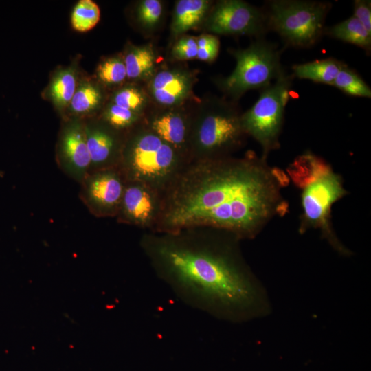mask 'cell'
Masks as SVG:
<instances>
[{
	"label": "cell",
	"instance_id": "6da1fadb",
	"mask_svg": "<svg viewBox=\"0 0 371 371\" xmlns=\"http://www.w3.org/2000/svg\"><path fill=\"white\" fill-rule=\"evenodd\" d=\"M284 173L253 152L187 164L161 194V210L151 231L207 227L240 240L254 238L288 204L281 189Z\"/></svg>",
	"mask_w": 371,
	"mask_h": 371
},
{
	"label": "cell",
	"instance_id": "7a4b0ae2",
	"mask_svg": "<svg viewBox=\"0 0 371 371\" xmlns=\"http://www.w3.org/2000/svg\"><path fill=\"white\" fill-rule=\"evenodd\" d=\"M239 240L226 231L196 227L148 231L139 246L179 300L219 319L240 322L262 314L265 301Z\"/></svg>",
	"mask_w": 371,
	"mask_h": 371
},
{
	"label": "cell",
	"instance_id": "3957f363",
	"mask_svg": "<svg viewBox=\"0 0 371 371\" xmlns=\"http://www.w3.org/2000/svg\"><path fill=\"white\" fill-rule=\"evenodd\" d=\"M188 163L142 121L126 133L118 168L126 181L144 183L161 194Z\"/></svg>",
	"mask_w": 371,
	"mask_h": 371
},
{
	"label": "cell",
	"instance_id": "277c9868",
	"mask_svg": "<svg viewBox=\"0 0 371 371\" xmlns=\"http://www.w3.org/2000/svg\"><path fill=\"white\" fill-rule=\"evenodd\" d=\"M241 114L232 102L216 97L191 114L190 162L231 156L241 147L246 134Z\"/></svg>",
	"mask_w": 371,
	"mask_h": 371
},
{
	"label": "cell",
	"instance_id": "5b68a950",
	"mask_svg": "<svg viewBox=\"0 0 371 371\" xmlns=\"http://www.w3.org/2000/svg\"><path fill=\"white\" fill-rule=\"evenodd\" d=\"M329 2L273 0L264 9L269 30L276 32L289 46L308 48L324 35Z\"/></svg>",
	"mask_w": 371,
	"mask_h": 371
},
{
	"label": "cell",
	"instance_id": "8992f818",
	"mask_svg": "<svg viewBox=\"0 0 371 371\" xmlns=\"http://www.w3.org/2000/svg\"><path fill=\"white\" fill-rule=\"evenodd\" d=\"M231 54L236 67L229 76L218 80V85L234 100L251 89L266 88L284 72L279 50L263 36L245 49L232 50Z\"/></svg>",
	"mask_w": 371,
	"mask_h": 371
},
{
	"label": "cell",
	"instance_id": "52a82bcc",
	"mask_svg": "<svg viewBox=\"0 0 371 371\" xmlns=\"http://www.w3.org/2000/svg\"><path fill=\"white\" fill-rule=\"evenodd\" d=\"M293 78L292 75L284 72L262 89L254 104L241 114L246 134L260 144L262 149L261 157L265 159L270 152L280 148L279 138Z\"/></svg>",
	"mask_w": 371,
	"mask_h": 371
},
{
	"label": "cell",
	"instance_id": "ba28073f",
	"mask_svg": "<svg viewBox=\"0 0 371 371\" xmlns=\"http://www.w3.org/2000/svg\"><path fill=\"white\" fill-rule=\"evenodd\" d=\"M301 189L300 232L302 234L311 228L319 229L337 251L346 254L348 251L337 238L330 223L333 205L347 194L340 175L330 169Z\"/></svg>",
	"mask_w": 371,
	"mask_h": 371
},
{
	"label": "cell",
	"instance_id": "9c48e42d",
	"mask_svg": "<svg viewBox=\"0 0 371 371\" xmlns=\"http://www.w3.org/2000/svg\"><path fill=\"white\" fill-rule=\"evenodd\" d=\"M203 26L214 34L257 38L269 31L265 10L240 0L218 1L210 10Z\"/></svg>",
	"mask_w": 371,
	"mask_h": 371
},
{
	"label": "cell",
	"instance_id": "30bf717a",
	"mask_svg": "<svg viewBox=\"0 0 371 371\" xmlns=\"http://www.w3.org/2000/svg\"><path fill=\"white\" fill-rule=\"evenodd\" d=\"M126 182L118 168L95 171L80 183L79 197L95 217L115 218Z\"/></svg>",
	"mask_w": 371,
	"mask_h": 371
},
{
	"label": "cell",
	"instance_id": "8fae6325",
	"mask_svg": "<svg viewBox=\"0 0 371 371\" xmlns=\"http://www.w3.org/2000/svg\"><path fill=\"white\" fill-rule=\"evenodd\" d=\"M56 145V161L69 178L80 183L89 174L90 156L85 122L78 119L61 120Z\"/></svg>",
	"mask_w": 371,
	"mask_h": 371
},
{
	"label": "cell",
	"instance_id": "7c38bea8",
	"mask_svg": "<svg viewBox=\"0 0 371 371\" xmlns=\"http://www.w3.org/2000/svg\"><path fill=\"white\" fill-rule=\"evenodd\" d=\"M161 193L139 182L126 181L116 216L120 223L151 231L161 210Z\"/></svg>",
	"mask_w": 371,
	"mask_h": 371
},
{
	"label": "cell",
	"instance_id": "4fadbf2b",
	"mask_svg": "<svg viewBox=\"0 0 371 371\" xmlns=\"http://www.w3.org/2000/svg\"><path fill=\"white\" fill-rule=\"evenodd\" d=\"M84 122L91 161L89 174L118 168L126 132L113 128L98 116Z\"/></svg>",
	"mask_w": 371,
	"mask_h": 371
},
{
	"label": "cell",
	"instance_id": "5bb4252c",
	"mask_svg": "<svg viewBox=\"0 0 371 371\" xmlns=\"http://www.w3.org/2000/svg\"><path fill=\"white\" fill-rule=\"evenodd\" d=\"M195 80L187 70L166 68L155 72L150 77L148 91L157 104L175 108L191 96Z\"/></svg>",
	"mask_w": 371,
	"mask_h": 371
},
{
	"label": "cell",
	"instance_id": "9a60e30c",
	"mask_svg": "<svg viewBox=\"0 0 371 371\" xmlns=\"http://www.w3.org/2000/svg\"><path fill=\"white\" fill-rule=\"evenodd\" d=\"M143 122L161 139L183 155L190 163L188 146L191 113L177 107L164 108L145 118Z\"/></svg>",
	"mask_w": 371,
	"mask_h": 371
},
{
	"label": "cell",
	"instance_id": "2e32d148",
	"mask_svg": "<svg viewBox=\"0 0 371 371\" xmlns=\"http://www.w3.org/2000/svg\"><path fill=\"white\" fill-rule=\"evenodd\" d=\"M80 55L67 65L58 66L51 74L49 80L41 93L63 119L84 73L80 68Z\"/></svg>",
	"mask_w": 371,
	"mask_h": 371
},
{
	"label": "cell",
	"instance_id": "e0dca14e",
	"mask_svg": "<svg viewBox=\"0 0 371 371\" xmlns=\"http://www.w3.org/2000/svg\"><path fill=\"white\" fill-rule=\"evenodd\" d=\"M106 89L94 76L84 72L65 117L61 120L69 118L85 120L97 117L106 104Z\"/></svg>",
	"mask_w": 371,
	"mask_h": 371
},
{
	"label": "cell",
	"instance_id": "ac0fdd59",
	"mask_svg": "<svg viewBox=\"0 0 371 371\" xmlns=\"http://www.w3.org/2000/svg\"><path fill=\"white\" fill-rule=\"evenodd\" d=\"M212 2L207 0H179L177 1L171 23L173 35L182 34L204 21Z\"/></svg>",
	"mask_w": 371,
	"mask_h": 371
},
{
	"label": "cell",
	"instance_id": "d6986e66",
	"mask_svg": "<svg viewBox=\"0 0 371 371\" xmlns=\"http://www.w3.org/2000/svg\"><path fill=\"white\" fill-rule=\"evenodd\" d=\"M127 79L138 81L150 78L155 73V54L149 45H130L122 55Z\"/></svg>",
	"mask_w": 371,
	"mask_h": 371
},
{
	"label": "cell",
	"instance_id": "ffe728a7",
	"mask_svg": "<svg viewBox=\"0 0 371 371\" xmlns=\"http://www.w3.org/2000/svg\"><path fill=\"white\" fill-rule=\"evenodd\" d=\"M345 63L328 58L315 60L293 66L292 76L300 79L332 85Z\"/></svg>",
	"mask_w": 371,
	"mask_h": 371
},
{
	"label": "cell",
	"instance_id": "44dd1931",
	"mask_svg": "<svg viewBox=\"0 0 371 371\" xmlns=\"http://www.w3.org/2000/svg\"><path fill=\"white\" fill-rule=\"evenodd\" d=\"M330 169L324 159L308 151L295 158L288 172L294 183L302 188Z\"/></svg>",
	"mask_w": 371,
	"mask_h": 371
},
{
	"label": "cell",
	"instance_id": "7402d4cb",
	"mask_svg": "<svg viewBox=\"0 0 371 371\" xmlns=\"http://www.w3.org/2000/svg\"><path fill=\"white\" fill-rule=\"evenodd\" d=\"M324 34L355 45L367 53L370 52L371 32L353 16L333 26L325 27Z\"/></svg>",
	"mask_w": 371,
	"mask_h": 371
},
{
	"label": "cell",
	"instance_id": "603a6c76",
	"mask_svg": "<svg viewBox=\"0 0 371 371\" xmlns=\"http://www.w3.org/2000/svg\"><path fill=\"white\" fill-rule=\"evenodd\" d=\"M93 76L106 89H117L122 86L127 79L122 55H115L102 59L98 65Z\"/></svg>",
	"mask_w": 371,
	"mask_h": 371
},
{
	"label": "cell",
	"instance_id": "cb8c5ba5",
	"mask_svg": "<svg viewBox=\"0 0 371 371\" xmlns=\"http://www.w3.org/2000/svg\"><path fill=\"white\" fill-rule=\"evenodd\" d=\"M98 117L113 128L127 132L142 121L143 115L109 101Z\"/></svg>",
	"mask_w": 371,
	"mask_h": 371
},
{
	"label": "cell",
	"instance_id": "d4e9b609",
	"mask_svg": "<svg viewBox=\"0 0 371 371\" xmlns=\"http://www.w3.org/2000/svg\"><path fill=\"white\" fill-rule=\"evenodd\" d=\"M100 10L92 0H80L74 5L70 17L74 30L85 33L90 31L98 23Z\"/></svg>",
	"mask_w": 371,
	"mask_h": 371
},
{
	"label": "cell",
	"instance_id": "484cf974",
	"mask_svg": "<svg viewBox=\"0 0 371 371\" xmlns=\"http://www.w3.org/2000/svg\"><path fill=\"white\" fill-rule=\"evenodd\" d=\"M333 86L352 96L371 98V89L369 85L346 64L337 74Z\"/></svg>",
	"mask_w": 371,
	"mask_h": 371
},
{
	"label": "cell",
	"instance_id": "4316f807",
	"mask_svg": "<svg viewBox=\"0 0 371 371\" xmlns=\"http://www.w3.org/2000/svg\"><path fill=\"white\" fill-rule=\"evenodd\" d=\"M109 102L143 115L147 97L139 87L126 85L117 88L111 95Z\"/></svg>",
	"mask_w": 371,
	"mask_h": 371
},
{
	"label": "cell",
	"instance_id": "83f0119b",
	"mask_svg": "<svg viewBox=\"0 0 371 371\" xmlns=\"http://www.w3.org/2000/svg\"><path fill=\"white\" fill-rule=\"evenodd\" d=\"M163 5L158 0H143L137 7L136 15L139 23L146 28H152L159 22Z\"/></svg>",
	"mask_w": 371,
	"mask_h": 371
},
{
	"label": "cell",
	"instance_id": "f1b7e54d",
	"mask_svg": "<svg viewBox=\"0 0 371 371\" xmlns=\"http://www.w3.org/2000/svg\"><path fill=\"white\" fill-rule=\"evenodd\" d=\"M198 52L196 59L205 62H212L219 52L220 42L217 36L210 34H203L196 37Z\"/></svg>",
	"mask_w": 371,
	"mask_h": 371
},
{
	"label": "cell",
	"instance_id": "f546056e",
	"mask_svg": "<svg viewBox=\"0 0 371 371\" xmlns=\"http://www.w3.org/2000/svg\"><path fill=\"white\" fill-rule=\"evenodd\" d=\"M197 52L196 37L184 36L175 43L171 54L175 60H187L196 58Z\"/></svg>",
	"mask_w": 371,
	"mask_h": 371
},
{
	"label": "cell",
	"instance_id": "4dcf8cb0",
	"mask_svg": "<svg viewBox=\"0 0 371 371\" xmlns=\"http://www.w3.org/2000/svg\"><path fill=\"white\" fill-rule=\"evenodd\" d=\"M353 12L355 16L370 32H371L370 1L355 0Z\"/></svg>",
	"mask_w": 371,
	"mask_h": 371
}]
</instances>
